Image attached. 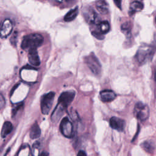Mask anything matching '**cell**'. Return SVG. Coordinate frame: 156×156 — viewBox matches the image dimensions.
Segmentation results:
<instances>
[{
	"mask_svg": "<svg viewBox=\"0 0 156 156\" xmlns=\"http://www.w3.org/2000/svg\"><path fill=\"white\" fill-rule=\"evenodd\" d=\"M65 109L66 108L63 107L60 104H57L51 115V119L53 122H57L60 119L64 113Z\"/></svg>",
	"mask_w": 156,
	"mask_h": 156,
	"instance_id": "cell-13",
	"label": "cell"
},
{
	"mask_svg": "<svg viewBox=\"0 0 156 156\" xmlns=\"http://www.w3.org/2000/svg\"><path fill=\"white\" fill-rule=\"evenodd\" d=\"M92 35H93L94 37H96L99 40H102L104 38L103 34L100 31H93Z\"/></svg>",
	"mask_w": 156,
	"mask_h": 156,
	"instance_id": "cell-23",
	"label": "cell"
},
{
	"mask_svg": "<svg viewBox=\"0 0 156 156\" xmlns=\"http://www.w3.org/2000/svg\"><path fill=\"white\" fill-rule=\"evenodd\" d=\"M60 130L66 138H71L73 136V126L68 118L65 117L62 119L60 124Z\"/></svg>",
	"mask_w": 156,
	"mask_h": 156,
	"instance_id": "cell-5",
	"label": "cell"
},
{
	"mask_svg": "<svg viewBox=\"0 0 156 156\" xmlns=\"http://www.w3.org/2000/svg\"><path fill=\"white\" fill-rule=\"evenodd\" d=\"M115 4L116 5L117 7H118L119 9H121V2L122 0H113Z\"/></svg>",
	"mask_w": 156,
	"mask_h": 156,
	"instance_id": "cell-25",
	"label": "cell"
},
{
	"mask_svg": "<svg viewBox=\"0 0 156 156\" xmlns=\"http://www.w3.org/2000/svg\"><path fill=\"white\" fill-rule=\"evenodd\" d=\"M40 143H36L33 145L32 147V156H40L41 154H40Z\"/></svg>",
	"mask_w": 156,
	"mask_h": 156,
	"instance_id": "cell-21",
	"label": "cell"
},
{
	"mask_svg": "<svg viewBox=\"0 0 156 156\" xmlns=\"http://www.w3.org/2000/svg\"><path fill=\"white\" fill-rule=\"evenodd\" d=\"M77 156H87V154H86V153L83 151H80L77 153Z\"/></svg>",
	"mask_w": 156,
	"mask_h": 156,
	"instance_id": "cell-27",
	"label": "cell"
},
{
	"mask_svg": "<svg viewBox=\"0 0 156 156\" xmlns=\"http://www.w3.org/2000/svg\"><path fill=\"white\" fill-rule=\"evenodd\" d=\"M16 34H13V35L12 37V38H11V40H10V41H11V43L13 44V45H14V46H15L16 45Z\"/></svg>",
	"mask_w": 156,
	"mask_h": 156,
	"instance_id": "cell-26",
	"label": "cell"
},
{
	"mask_svg": "<svg viewBox=\"0 0 156 156\" xmlns=\"http://www.w3.org/2000/svg\"><path fill=\"white\" fill-rule=\"evenodd\" d=\"M13 126L12 124L9 121H6L4 123L2 130H1V136L5 138L7 136L12 130Z\"/></svg>",
	"mask_w": 156,
	"mask_h": 156,
	"instance_id": "cell-16",
	"label": "cell"
},
{
	"mask_svg": "<svg viewBox=\"0 0 156 156\" xmlns=\"http://www.w3.org/2000/svg\"><path fill=\"white\" fill-rule=\"evenodd\" d=\"M116 98V94L114 91L110 90H104L100 93V98L104 102H110Z\"/></svg>",
	"mask_w": 156,
	"mask_h": 156,
	"instance_id": "cell-12",
	"label": "cell"
},
{
	"mask_svg": "<svg viewBox=\"0 0 156 156\" xmlns=\"http://www.w3.org/2000/svg\"><path fill=\"white\" fill-rule=\"evenodd\" d=\"M41 134V130L37 122L34 124L30 129V136L32 139H35L38 138Z\"/></svg>",
	"mask_w": 156,
	"mask_h": 156,
	"instance_id": "cell-18",
	"label": "cell"
},
{
	"mask_svg": "<svg viewBox=\"0 0 156 156\" xmlns=\"http://www.w3.org/2000/svg\"><path fill=\"white\" fill-rule=\"evenodd\" d=\"M28 59L29 63L35 66H40V59L38 56L37 49H31L29 51L28 54Z\"/></svg>",
	"mask_w": 156,
	"mask_h": 156,
	"instance_id": "cell-11",
	"label": "cell"
},
{
	"mask_svg": "<svg viewBox=\"0 0 156 156\" xmlns=\"http://www.w3.org/2000/svg\"><path fill=\"white\" fill-rule=\"evenodd\" d=\"M43 42V37L38 34H31L24 37L21 42V48L25 50L37 49Z\"/></svg>",
	"mask_w": 156,
	"mask_h": 156,
	"instance_id": "cell-1",
	"label": "cell"
},
{
	"mask_svg": "<svg viewBox=\"0 0 156 156\" xmlns=\"http://www.w3.org/2000/svg\"><path fill=\"white\" fill-rule=\"evenodd\" d=\"M99 30L102 34L107 33L110 30V24L108 21H103L99 23Z\"/></svg>",
	"mask_w": 156,
	"mask_h": 156,
	"instance_id": "cell-19",
	"label": "cell"
},
{
	"mask_svg": "<svg viewBox=\"0 0 156 156\" xmlns=\"http://www.w3.org/2000/svg\"><path fill=\"white\" fill-rule=\"evenodd\" d=\"M96 7L98 10L102 14H106L108 11V4L104 0L98 1L96 3Z\"/></svg>",
	"mask_w": 156,
	"mask_h": 156,
	"instance_id": "cell-15",
	"label": "cell"
},
{
	"mask_svg": "<svg viewBox=\"0 0 156 156\" xmlns=\"http://www.w3.org/2000/svg\"><path fill=\"white\" fill-rule=\"evenodd\" d=\"M110 126L112 129L121 132L125 127V121L121 118L113 116L110 119Z\"/></svg>",
	"mask_w": 156,
	"mask_h": 156,
	"instance_id": "cell-9",
	"label": "cell"
},
{
	"mask_svg": "<svg viewBox=\"0 0 156 156\" xmlns=\"http://www.w3.org/2000/svg\"><path fill=\"white\" fill-rule=\"evenodd\" d=\"M155 22H156V17H155Z\"/></svg>",
	"mask_w": 156,
	"mask_h": 156,
	"instance_id": "cell-31",
	"label": "cell"
},
{
	"mask_svg": "<svg viewBox=\"0 0 156 156\" xmlns=\"http://www.w3.org/2000/svg\"><path fill=\"white\" fill-rule=\"evenodd\" d=\"M143 9V4L139 1H133L130 4L129 8V14L133 15V13L141 11Z\"/></svg>",
	"mask_w": 156,
	"mask_h": 156,
	"instance_id": "cell-14",
	"label": "cell"
},
{
	"mask_svg": "<svg viewBox=\"0 0 156 156\" xmlns=\"http://www.w3.org/2000/svg\"><path fill=\"white\" fill-rule=\"evenodd\" d=\"M75 96L74 91H67L63 92L58 99V104L66 108L71 103Z\"/></svg>",
	"mask_w": 156,
	"mask_h": 156,
	"instance_id": "cell-7",
	"label": "cell"
},
{
	"mask_svg": "<svg viewBox=\"0 0 156 156\" xmlns=\"http://www.w3.org/2000/svg\"><path fill=\"white\" fill-rule=\"evenodd\" d=\"M149 108L142 102L136 104L134 108V115L140 121H145L149 116Z\"/></svg>",
	"mask_w": 156,
	"mask_h": 156,
	"instance_id": "cell-6",
	"label": "cell"
},
{
	"mask_svg": "<svg viewBox=\"0 0 156 156\" xmlns=\"http://www.w3.org/2000/svg\"><path fill=\"white\" fill-rule=\"evenodd\" d=\"M40 156H49V155H48V154L47 152H41Z\"/></svg>",
	"mask_w": 156,
	"mask_h": 156,
	"instance_id": "cell-28",
	"label": "cell"
},
{
	"mask_svg": "<svg viewBox=\"0 0 156 156\" xmlns=\"http://www.w3.org/2000/svg\"><path fill=\"white\" fill-rule=\"evenodd\" d=\"M66 1H71V0H66Z\"/></svg>",
	"mask_w": 156,
	"mask_h": 156,
	"instance_id": "cell-30",
	"label": "cell"
},
{
	"mask_svg": "<svg viewBox=\"0 0 156 156\" xmlns=\"http://www.w3.org/2000/svg\"><path fill=\"white\" fill-rule=\"evenodd\" d=\"M85 62L93 73L96 75L100 74L101 71V65L94 53H91L85 58Z\"/></svg>",
	"mask_w": 156,
	"mask_h": 156,
	"instance_id": "cell-3",
	"label": "cell"
},
{
	"mask_svg": "<svg viewBox=\"0 0 156 156\" xmlns=\"http://www.w3.org/2000/svg\"><path fill=\"white\" fill-rule=\"evenodd\" d=\"M55 93L49 92L44 94L41 99V110L43 114L47 115L50 112L54 99Z\"/></svg>",
	"mask_w": 156,
	"mask_h": 156,
	"instance_id": "cell-4",
	"label": "cell"
},
{
	"mask_svg": "<svg viewBox=\"0 0 156 156\" xmlns=\"http://www.w3.org/2000/svg\"><path fill=\"white\" fill-rule=\"evenodd\" d=\"M141 147L147 152L151 153L154 151V147L153 146V144L149 141H144L141 144Z\"/></svg>",
	"mask_w": 156,
	"mask_h": 156,
	"instance_id": "cell-20",
	"label": "cell"
},
{
	"mask_svg": "<svg viewBox=\"0 0 156 156\" xmlns=\"http://www.w3.org/2000/svg\"><path fill=\"white\" fill-rule=\"evenodd\" d=\"M13 29V24L10 20H5L1 26V38L7 37L10 35Z\"/></svg>",
	"mask_w": 156,
	"mask_h": 156,
	"instance_id": "cell-10",
	"label": "cell"
},
{
	"mask_svg": "<svg viewBox=\"0 0 156 156\" xmlns=\"http://www.w3.org/2000/svg\"><path fill=\"white\" fill-rule=\"evenodd\" d=\"M155 79L156 80V72H155Z\"/></svg>",
	"mask_w": 156,
	"mask_h": 156,
	"instance_id": "cell-29",
	"label": "cell"
},
{
	"mask_svg": "<svg viewBox=\"0 0 156 156\" xmlns=\"http://www.w3.org/2000/svg\"><path fill=\"white\" fill-rule=\"evenodd\" d=\"M155 48L152 46L143 44L138 49L135 57L138 62L140 64H144L151 60L155 52Z\"/></svg>",
	"mask_w": 156,
	"mask_h": 156,
	"instance_id": "cell-2",
	"label": "cell"
},
{
	"mask_svg": "<svg viewBox=\"0 0 156 156\" xmlns=\"http://www.w3.org/2000/svg\"><path fill=\"white\" fill-rule=\"evenodd\" d=\"M83 15L87 22L90 24H95L98 21V16L91 7H85L83 10Z\"/></svg>",
	"mask_w": 156,
	"mask_h": 156,
	"instance_id": "cell-8",
	"label": "cell"
},
{
	"mask_svg": "<svg viewBox=\"0 0 156 156\" xmlns=\"http://www.w3.org/2000/svg\"><path fill=\"white\" fill-rule=\"evenodd\" d=\"M78 13H79V9H78V7H76L75 9H71V10H69L65 15L64 17V20L66 22L71 21L76 18Z\"/></svg>",
	"mask_w": 156,
	"mask_h": 156,
	"instance_id": "cell-17",
	"label": "cell"
},
{
	"mask_svg": "<svg viewBox=\"0 0 156 156\" xmlns=\"http://www.w3.org/2000/svg\"><path fill=\"white\" fill-rule=\"evenodd\" d=\"M121 30L126 34L128 35L130 34L131 26L129 23H125L122 25H121Z\"/></svg>",
	"mask_w": 156,
	"mask_h": 156,
	"instance_id": "cell-22",
	"label": "cell"
},
{
	"mask_svg": "<svg viewBox=\"0 0 156 156\" xmlns=\"http://www.w3.org/2000/svg\"><path fill=\"white\" fill-rule=\"evenodd\" d=\"M5 105V99L2 96V94H1V98H0V107L1 108H3V107Z\"/></svg>",
	"mask_w": 156,
	"mask_h": 156,
	"instance_id": "cell-24",
	"label": "cell"
}]
</instances>
